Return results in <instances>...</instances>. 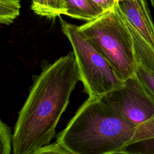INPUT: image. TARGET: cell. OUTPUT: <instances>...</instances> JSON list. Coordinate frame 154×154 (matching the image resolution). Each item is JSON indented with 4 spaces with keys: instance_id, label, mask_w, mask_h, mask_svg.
Segmentation results:
<instances>
[{
    "instance_id": "3",
    "label": "cell",
    "mask_w": 154,
    "mask_h": 154,
    "mask_svg": "<svg viewBox=\"0 0 154 154\" xmlns=\"http://www.w3.org/2000/svg\"><path fill=\"white\" fill-rule=\"evenodd\" d=\"M86 40L112 67L123 82L135 75L137 63L132 35L115 7L79 26Z\"/></svg>"
},
{
    "instance_id": "7",
    "label": "cell",
    "mask_w": 154,
    "mask_h": 154,
    "mask_svg": "<svg viewBox=\"0 0 154 154\" xmlns=\"http://www.w3.org/2000/svg\"><path fill=\"white\" fill-rule=\"evenodd\" d=\"M122 16L132 37L137 64H140L154 71V48L129 23L123 15Z\"/></svg>"
},
{
    "instance_id": "6",
    "label": "cell",
    "mask_w": 154,
    "mask_h": 154,
    "mask_svg": "<svg viewBox=\"0 0 154 154\" xmlns=\"http://www.w3.org/2000/svg\"><path fill=\"white\" fill-rule=\"evenodd\" d=\"M116 7L154 48V23L146 0H117Z\"/></svg>"
},
{
    "instance_id": "5",
    "label": "cell",
    "mask_w": 154,
    "mask_h": 154,
    "mask_svg": "<svg viewBox=\"0 0 154 154\" xmlns=\"http://www.w3.org/2000/svg\"><path fill=\"white\" fill-rule=\"evenodd\" d=\"M101 99L136 126L154 125V97L136 75Z\"/></svg>"
},
{
    "instance_id": "10",
    "label": "cell",
    "mask_w": 154,
    "mask_h": 154,
    "mask_svg": "<svg viewBox=\"0 0 154 154\" xmlns=\"http://www.w3.org/2000/svg\"><path fill=\"white\" fill-rule=\"evenodd\" d=\"M19 0H0V23L10 25L20 14Z\"/></svg>"
},
{
    "instance_id": "16",
    "label": "cell",
    "mask_w": 154,
    "mask_h": 154,
    "mask_svg": "<svg viewBox=\"0 0 154 154\" xmlns=\"http://www.w3.org/2000/svg\"><path fill=\"white\" fill-rule=\"evenodd\" d=\"M38 0H32V3H34V2H36Z\"/></svg>"
},
{
    "instance_id": "2",
    "label": "cell",
    "mask_w": 154,
    "mask_h": 154,
    "mask_svg": "<svg viewBox=\"0 0 154 154\" xmlns=\"http://www.w3.org/2000/svg\"><path fill=\"white\" fill-rule=\"evenodd\" d=\"M137 126L101 98L88 97L56 142L73 154H117Z\"/></svg>"
},
{
    "instance_id": "4",
    "label": "cell",
    "mask_w": 154,
    "mask_h": 154,
    "mask_svg": "<svg viewBox=\"0 0 154 154\" xmlns=\"http://www.w3.org/2000/svg\"><path fill=\"white\" fill-rule=\"evenodd\" d=\"M60 22L63 33L72 46L80 81L88 97L101 98L120 86L123 82L108 62L86 40L79 26L61 18Z\"/></svg>"
},
{
    "instance_id": "11",
    "label": "cell",
    "mask_w": 154,
    "mask_h": 154,
    "mask_svg": "<svg viewBox=\"0 0 154 154\" xmlns=\"http://www.w3.org/2000/svg\"><path fill=\"white\" fill-rule=\"evenodd\" d=\"M13 144L11 128L2 120L0 122V154H10Z\"/></svg>"
},
{
    "instance_id": "13",
    "label": "cell",
    "mask_w": 154,
    "mask_h": 154,
    "mask_svg": "<svg viewBox=\"0 0 154 154\" xmlns=\"http://www.w3.org/2000/svg\"><path fill=\"white\" fill-rule=\"evenodd\" d=\"M31 154H73L69 150L62 146L61 144L55 142L52 144H46Z\"/></svg>"
},
{
    "instance_id": "12",
    "label": "cell",
    "mask_w": 154,
    "mask_h": 154,
    "mask_svg": "<svg viewBox=\"0 0 154 154\" xmlns=\"http://www.w3.org/2000/svg\"><path fill=\"white\" fill-rule=\"evenodd\" d=\"M135 75L144 87L154 97V71L137 64Z\"/></svg>"
},
{
    "instance_id": "9",
    "label": "cell",
    "mask_w": 154,
    "mask_h": 154,
    "mask_svg": "<svg viewBox=\"0 0 154 154\" xmlns=\"http://www.w3.org/2000/svg\"><path fill=\"white\" fill-rule=\"evenodd\" d=\"M31 9L38 16L54 18L61 14L66 15L67 5L66 0H38L32 3Z\"/></svg>"
},
{
    "instance_id": "1",
    "label": "cell",
    "mask_w": 154,
    "mask_h": 154,
    "mask_svg": "<svg viewBox=\"0 0 154 154\" xmlns=\"http://www.w3.org/2000/svg\"><path fill=\"white\" fill-rule=\"evenodd\" d=\"M79 81L73 52L42 67L19 112L13 134L14 154H31L49 144Z\"/></svg>"
},
{
    "instance_id": "15",
    "label": "cell",
    "mask_w": 154,
    "mask_h": 154,
    "mask_svg": "<svg viewBox=\"0 0 154 154\" xmlns=\"http://www.w3.org/2000/svg\"><path fill=\"white\" fill-rule=\"evenodd\" d=\"M150 2H151V4H152L153 7L154 8V0H150Z\"/></svg>"
},
{
    "instance_id": "8",
    "label": "cell",
    "mask_w": 154,
    "mask_h": 154,
    "mask_svg": "<svg viewBox=\"0 0 154 154\" xmlns=\"http://www.w3.org/2000/svg\"><path fill=\"white\" fill-rule=\"evenodd\" d=\"M66 15L75 19L88 22L97 18L105 12L92 0H66Z\"/></svg>"
},
{
    "instance_id": "14",
    "label": "cell",
    "mask_w": 154,
    "mask_h": 154,
    "mask_svg": "<svg viewBox=\"0 0 154 154\" xmlns=\"http://www.w3.org/2000/svg\"><path fill=\"white\" fill-rule=\"evenodd\" d=\"M97 5L100 6L104 11L112 9L116 4L117 0H92Z\"/></svg>"
}]
</instances>
